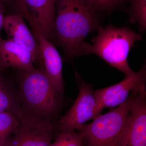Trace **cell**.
Wrapping results in <instances>:
<instances>
[{
  "mask_svg": "<svg viewBox=\"0 0 146 146\" xmlns=\"http://www.w3.org/2000/svg\"><path fill=\"white\" fill-rule=\"evenodd\" d=\"M100 13L86 0H56L54 39L68 58L78 56L86 36L98 30Z\"/></svg>",
  "mask_w": 146,
  "mask_h": 146,
  "instance_id": "cell-1",
  "label": "cell"
},
{
  "mask_svg": "<svg viewBox=\"0 0 146 146\" xmlns=\"http://www.w3.org/2000/svg\"><path fill=\"white\" fill-rule=\"evenodd\" d=\"M92 44L84 42L78 56L94 54L100 56L110 65L125 76L133 73L127 60L131 49L143 36L127 27L116 28L112 25L101 27Z\"/></svg>",
  "mask_w": 146,
  "mask_h": 146,
  "instance_id": "cell-2",
  "label": "cell"
},
{
  "mask_svg": "<svg viewBox=\"0 0 146 146\" xmlns=\"http://www.w3.org/2000/svg\"><path fill=\"white\" fill-rule=\"evenodd\" d=\"M138 88L123 104L84 126L81 131L87 146H126L129 115Z\"/></svg>",
  "mask_w": 146,
  "mask_h": 146,
  "instance_id": "cell-3",
  "label": "cell"
},
{
  "mask_svg": "<svg viewBox=\"0 0 146 146\" xmlns=\"http://www.w3.org/2000/svg\"><path fill=\"white\" fill-rule=\"evenodd\" d=\"M23 72L20 85L24 102L33 112L32 114L47 119L57 110L61 95L43 67Z\"/></svg>",
  "mask_w": 146,
  "mask_h": 146,
  "instance_id": "cell-4",
  "label": "cell"
},
{
  "mask_svg": "<svg viewBox=\"0 0 146 146\" xmlns=\"http://www.w3.org/2000/svg\"><path fill=\"white\" fill-rule=\"evenodd\" d=\"M75 76L78 86V96L71 108L58 121L59 132L81 131L86 122L94 119L102 111L92 85L85 81L77 71H75Z\"/></svg>",
  "mask_w": 146,
  "mask_h": 146,
  "instance_id": "cell-5",
  "label": "cell"
},
{
  "mask_svg": "<svg viewBox=\"0 0 146 146\" xmlns=\"http://www.w3.org/2000/svg\"><path fill=\"white\" fill-rule=\"evenodd\" d=\"M54 134L48 120L28 113L3 146H50Z\"/></svg>",
  "mask_w": 146,
  "mask_h": 146,
  "instance_id": "cell-6",
  "label": "cell"
},
{
  "mask_svg": "<svg viewBox=\"0 0 146 146\" xmlns=\"http://www.w3.org/2000/svg\"><path fill=\"white\" fill-rule=\"evenodd\" d=\"M21 14L26 19L33 31L39 45L45 72L56 91L60 95L64 91L63 76V62L56 48L45 37L36 22L24 7L18 5Z\"/></svg>",
  "mask_w": 146,
  "mask_h": 146,
  "instance_id": "cell-7",
  "label": "cell"
},
{
  "mask_svg": "<svg viewBox=\"0 0 146 146\" xmlns=\"http://www.w3.org/2000/svg\"><path fill=\"white\" fill-rule=\"evenodd\" d=\"M121 81L112 86L94 90V94L100 109H112L123 104L131 92L143 84L146 80V65L139 71L125 76Z\"/></svg>",
  "mask_w": 146,
  "mask_h": 146,
  "instance_id": "cell-8",
  "label": "cell"
},
{
  "mask_svg": "<svg viewBox=\"0 0 146 146\" xmlns=\"http://www.w3.org/2000/svg\"><path fill=\"white\" fill-rule=\"evenodd\" d=\"M3 28L11 39L31 53L35 64L43 65L42 54L38 43L24 21L21 14L5 16Z\"/></svg>",
  "mask_w": 146,
  "mask_h": 146,
  "instance_id": "cell-9",
  "label": "cell"
},
{
  "mask_svg": "<svg viewBox=\"0 0 146 146\" xmlns=\"http://www.w3.org/2000/svg\"><path fill=\"white\" fill-rule=\"evenodd\" d=\"M126 146H146L145 84L137 89L129 115Z\"/></svg>",
  "mask_w": 146,
  "mask_h": 146,
  "instance_id": "cell-10",
  "label": "cell"
},
{
  "mask_svg": "<svg viewBox=\"0 0 146 146\" xmlns=\"http://www.w3.org/2000/svg\"><path fill=\"white\" fill-rule=\"evenodd\" d=\"M56 0H16L36 22L43 34L50 41L54 39V23Z\"/></svg>",
  "mask_w": 146,
  "mask_h": 146,
  "instance_id": "cell-11",
  "label": "cell"
},
{
  "mask_svg": "<svg viewBox=\"0 0 146 146\" xmlns=\"http://www.w3.org/2000/svg\"><path fill=\"white\" fill-rule=\"evenodd\" d=\"M35 62L31 53L10 39L0 42V68H15L22 72L34 70Z\"/></svg>",
  "mask_w": 146,
  "mask_h": 146,
  "instance_id": "cell-12",
  "label": "cell"
},
{
  "mask_svg": "<svg viewBox=\"0 0 146 146\" xmlns=\"http://www.w3.org/2000/svg\"><path fill=\"white\" fill-rule=\"evenodd\" d=\"M0 112H7L17 117L21 121L27 113L17 103L5 80L0 76Z\"/></svg>",
  "mask_w": 146,
  "mask_h": 146,
  "instance_id": "cell-13",
  "label": "cell"
},
{
  "mask_svg": "<svg viewBox=\"0 0 146 146\" xmlns=\"http://www.w3.org/2000/svg\"><path fill=\"white\" fill-rule=\"evenodd\" d=\"M21 120L11 113L0 112V146H3L20 125Z\"/></svg>",
  "mask_w": 146,
  "mask_h": 146,
  "instance_id": "cell-14",
  "label": "cell"
},
{
  "mask_svg": "<svg viewBox=\"0 0 146 146\" xmlns=\"http://www.w3.org/2000/svg\"><path fill=\"white\" fill-rule=\"evenodd\" d=\"M130 3L127 12L131 23H137L141 31L146 29V0H128Z\"/></svg>",
  "mask_w": 146,
  "mask_h": 146,
  "instance_id": "cell-15",
  "label": "cell"
},
{
  "mask_svg": "<svg viewBox=\"0 0 146 146\" xmlns=\"http://www.w3.org/2000/svg\"><path fill=\"white\" fill-rule=\"evenodd\" d=\"M82 131L58 132L50 146H83Z\"/></svg>",
  "mask_w": 146,
  "mask_h": 146,
  "instance_id": "cell-16",
  "label": "cell"
},
{
  "mask_svg": "<svg viewBox=\"0 0 146 146\" xmlns=\"http://www.w3.org/2000/svg\"><path fill=\"white\" fill-rule=\"evenodd\" d=\"M100 13H110L119 8L128 0H86Z\"/></svg>",
  "mask_w": 146,
  "mask_h": 146,
  "instance_id": "cell-17",
  "label": "cell"
},
{
  "mask_svg": "<svg viewBox=\"0 0 146 146\" xmlns=\"http://www.w3.org/2000/svg\"><path fill=\"white\" fill-rule=\"evenodd\" d=\"M3 1L0 0V42L2 39L1 35V30L3 28V23L4 19V8Z\"/></svg>",
  "mask_w": 146,
  "mask_h": 146,
  "instance_id": "cell-18",
  "label": "cell"
},
{
  "mask_svg": "<svg viewBox=\"0 0 146 146\" xmlns=\"http://www.w3.org/2000/svg\"><path fill=\"white\" fill-rule=\"evenodd\" d=\"M2 1H3V0H2Z\"/></svg>",
  "mask_w": 146,
  "mask_h": 146,
  "instance_id": "cell-19",
  "label": "cell"
}]
</instances>
